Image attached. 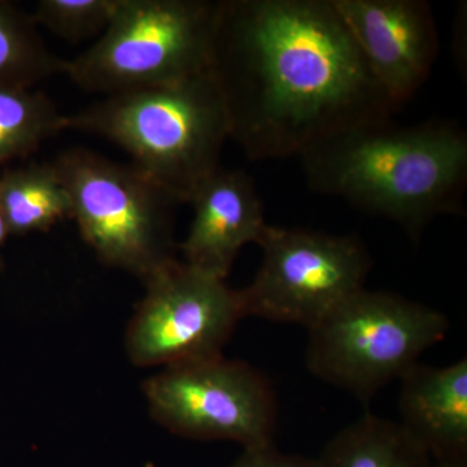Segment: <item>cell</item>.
I'll return each mask as SVG.
<instances>
[{
    "label": "cell",
    "mask_w": 467,
    "mask_h": 467,
    "mask_svg": "<svg viewBox=\"0 0 467 467\" xmlns=\"http://www.w3.org/2000/svg\"><path fill=\"white\" fill-rule=\"evenodd\" d=\"M189 204L193 217L181 244L182 261L226 281L243 247L259 244L269 226L256 184L243 171L220 167Z\"/></svg>",
    "instance_id": "cell-11"
},
{
    "label": "cell",
    "mask_w": 467,
    "mask_h": 467,
    "mask_svg": "<svg viewBox=\"0 0 467 467\" xmlns=\"http://www.w3.org/2000/svg\"><path fill=\"white\" fill-rule=\"evenodd\" d=\"M52 164L82 238L106 265L144 281L175 259L174 202L140 169L79 147L64 150Z\"/></svg>",
    "instance_id": "cell-6"
},
{
    "label": "cell",
    "mask_w": 467,
    "mask_h": 467,
    "mask_svg": "<svg viewBox=\"0 0 467 467\" xmlns=\"http://www.w3.org/2000/svg\"><path fill=\"white\" fill-rule=\"evenodd\" d=\"M431 467H467V463H432Z\"/></svg>",
    "instance_id": "cell-20"
},
{
    "label": "cell",
    "mask_w": 467,
    "mask_h": 467,
    "mask_svg": "<svg viewBox=\"0 0 467 467\" xmlns=\"http://www.w3.org/2000/svg\"><path fill=\"white\" fill-rule=\"evenodd\" d=\"M254 281L241 296L245 318L300 325L308 330L365 288L370 254L356 235L267 226Z\"/></svg>",
    "instance_id": "cell-8"
},
{
    "label": "cell",
    "mask_w": 467,
    "mask_h": 467,
    "mask_svg": "<svg viewBox=\"0 0 467 467\" xmlns=\"http://www.w3.org/2000/svg\"><path fill=\"white\" fill-rule=\"evenodd\" d=\"M378 85L400 109L426 84L439 55L423 0H331Z\"/></svg>",
    "instance_id": "cell-10"
},
{
    "label": "cell",
    "mask_w": 467,
    "mask_h": 467,
    "mask_svg": "<svg viewBox=\"0 0 467 467\" xmlns=\"http://www.w3.org/2000/svg\"><path fill=\"white\" fill-rule=\"evenodd\" d=\"M208 72L252 160L301 158L400 109L331 0H220Z\"/></svg>",
    "instance_id": "cell-1"
},
{
    "label": "cell",
    "mask_w": 467,
    "mask_h": 467,
    "mask_svg": "<svg viewBox=\"0 0 467 467\" xmlns=\"http://www.w3.org/2000/svg\"><path fill=\"white\" fill-rule=\"evenodd\" d=\"M66 116L41 91L0 85V167L27 158L66 130Z\"/></svg>",
    "instance_id": "cell-15"
},
{
    "label": "cell",
    "mask_w": 467,
    "mask_h": 467,
    "mask_svg": "<svg viewBox=\"0 0 467 467\" xmlns=\"http://www.w3.org/2000/svg\"><path fill=\"white\" fill-rule=\"evenodd\" d=\"M229 467H319L317 457L284 453L275 444L247 448Z\"/></svg>",
    "instance_id": "cell-18"
},
{
    "label": "cell",
    "mask_w": 467,
    "mask_h": 467,
    "mask_svg": "<svg viewBox=\"0 0 467 467\" xmlns=\"http://www.w3.org/2000/svg\"><path fill=\"white\" fill-rule=\"evenodd\" d=\"M67 60L48 50L30 15L0 2V85L33 88L67 75Z\"/></svg>",
    "instance_id": "cell-16"
},
{
    "label": "cell",
    "mask_w": 467,
    "mask_h": 467,
    "mask_svg": "<svg viewBox=\"0 0 467 467\" xmlns=\"http://www.w3.org/2000/svg\"><path fill=\"white\" fill-rule=\"evenodd\" d=\"M67 130L106 138L174 202L217 171L230 140L225 104L209 72L178 84L109 95L66 116Z\"/></svg>",
    "instance_id": "cell-3"
},
{
    "label": "cell",
    "mask_w": 467,
    "mask_h": 467,
    "mask_svg": "<svg viewBox=\"0 0 467 467\" xmlns=\"http://www.w3.org/2000/svg\"><path fill=\"white\" fill-rule=\"evenodd\" d=\"M119 0H41L32 16L66 41L78 43L101 36L109 26Z\"/></svg>",
    "instance_id": "cell-17"
},
{
    "label": "cell",
    "mask_w": 467,
    "mask_h": 467,
    "mask_svg": "<svg viewBox=\"0 0 467 467\" xmlns=\"http://www.w3.org/2000/svg\"><path fill=\"white\" fill-rule=\"evenodd\" d=\"M300 160L310 189L387 218L416 242L435 218L462 213L467 135L451 122L359 126Z\"/></svg>",
    "instance_id": "cell-2"
},
{
    "label": "cell",
    "mask_w": 467,
    "mask_h": 467,
    "mask_svg": "<svg viewBox=\"0 0 467 467\" xmlns=\"http://www.w3.org/2000/svg\"><path fill=\"white\" fill-rule=\"evenodd\" d=\"M399 423L436 463H467V358L418 362L400 379Z\"/></svg>",
    "instance_id": "cell-12"
},
{
    "label": "cell",
    "mask_w": 467,
    "mask_h": 467,
    "mask_svg": "<svg viewBox=\"0 0 467 467\" xmlns=\"http://www.w3.org/2000/svg\"><path fill=\"white\" fill-rule=\"evenodd\" d=\"M317 460L319 467H431L434 463L400 423L368 411L335 434Z\"/></svg>",
    "instance_id": "cell-13"
},
{
    "label": "cell",
    "mask_w": 467,
    "mask_h": 467,
    "mask_svg": "<svg viewBox=\"0 0 467 467\" xmlns=\"http://www.w3.org/2000/svg\"><path fill=\"white\" fill-rule=\"evenodd\" d=\"M218 8L220 0H119L98 41L67 60V76L109 97L204 75Z\"/></svg>",
    "instance_id": "cell-5"
},
{
    "label": "cell",
    "mask_w": 467,
    "mask_h": 467,
    "mask_svg": "<svg viewBox=\"0 0 467 467\" xmlns=\"http://www.w3.org/2000/svg\"><path fill=\"white\" fill-rule=\"evenodd\" d=\"M146 292L125 335L140 368H171L223 355L241 319V291L184 261H169L144 279Z\"/></svg>",
    "instance_id": "cell-9"
},
{
    "label": "cell",
    "mask_w": 467,
    "mask_h": 467,
    "mask_svg": "<svg viewBox=\"0 0 467 467\" xmlns=\"http://www.w3.org/2000/svg\"><path fill=\"white\" fill-rule=\"evenodd\" d=\"M306 331L310 373L368 404L445 339L450 321L426 304L365 287Z\"/></svg>",
    "instance_id": "cell-4"
},
{
    "label": "cell",
    "mask_w": 467,
    "mask_h": 467,
    "mask_svg": "<svg viewBox=\"0 0 467 467\" xmlns=\"http://www.w3.org/2000/svg\"><path fill=\"white\" fill-rule=\"evenodd\" d=\"M8 235H11V234H9L7 221H5V214H3L2 209H0V269L3 267V245L7 241Z\"/></svg>",
    "instance_id": "cell-19"
},
{
    "label": "cell",
    "mask_w": 467,
    "mask_h": 467,
    "mask_svg": "<svg viewBox=\"0 0 467 467\" xmlns=\"http://www.w3.org/2000/svg\"><path fill=\"white\" fill-rule=\"evenodd\" d=\"M0 209L11 235L47 232L72 218L69 196L52 162L2 171Z\"/></svg>",
    "instance_id": "cell-14"
},
{
    "label": "cell",
    "mask_w": 467,
    "mask_h": 467,
    "mask_svg": "<svg viewBox=\"0 0 467 467\" xmlns=\"http://www.w3.org/2000/svg\"><path fill=\"white\" fill-rule=\"evenodd\" d=\"M150 416L171 434L229 441L243 450L275 444L278 400L265 374L214 356L164 368L143 384Z\"/></svg>",
    "instance_id": "cell-7"
}]
</instances>
